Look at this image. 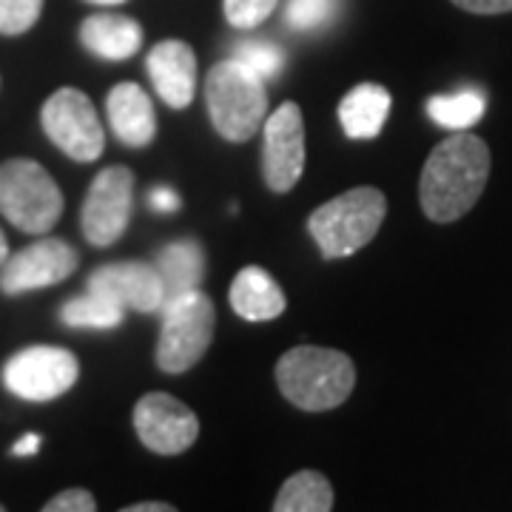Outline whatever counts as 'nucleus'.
<instances>
[{
  "label": "nucleus",
  "instance_id": "f257e3e1",
  "mask_svg": "<svg viewBox=\"0 0 512 512\" xmlns=\"http://www.w3.org/2000/svg\"><path fill=\"white\" fill-rule=\"evenodd\" d=\"M490 180V148L470 131H453L421 168L419 202L427 220L456 222L473 211Z\"/></svg>",
  "mask_w": 512,
  "mask_h": 512
},
{
  "label": "nucleus",
  "instance_id": "f03ea898",
  "mask_svg": "<svg viewBox=\"0 0 512 512\" xmlns=\"http://www.w3.org/2000/svg\"><path fill=\"white\" fill-rule=\"evenodd\" d=\"M276 384L293 407L325 413L350 399L356 387V365L342 350L299 345L276 362Z\"/></svg>",
  "mask_w": 512,
  "mask_h": 512
},
{
  "label": "nucleus",
  "instance_id": "7ed1b4c3",
  "mask_svg": "<svg viewBox=\"0 0 512 512\" xmlns=\"http://www.w3.org/2000/svg\"><path fill=\"white\" fill-rule=\"evenodd\" d=\"M208 117L228 143H248L268 117L265 80L237 57L217 63L205 80Z\"/></svg>",
  "mask_w": 512,
  "mask_h": 512
},
{
  "label": "nucleus",
  "instance_id": "20e7f679",
  "mask_svg": "<svg viewBox=\"0 0 512 512\" xmlns=\"http://www.w3.org/2000/svg\"><path fill=\"white\" fill-rule=\"evenodd\" d=\"M387 217V197L373 185H359L322 202L308 217V234L325 259H342L362 251L379 234Z\"/></svg>",
  "mask_w": 512,
  "mask_h": 512
},
{
  "label": "nucleus",
  "instance_id": "39448f33",
  "mask_svg": "<svg viewBox=\"0 0 512 512\" xmlns=\"http://www.w3.org/2000/svg\"><path fill=\"white\" fill-rule=\"evenodd\" d=\"M160 313H163V325H160L154 362L171 376L188 373L191 367L200 365V359L211 348L217 328L214 302L200 288H194L168 296Z\"/></svg>",
  "mask_w": 512,
  "mask_h": 512
},
{
  "label": "nucleus",
  "instance_id": "423d86ee",
  "mask_svg": "<svg viewBox=\"0 0 512 512\" xmlns=\"http://www.w3.org/2000/svg\"><path fill=\"white\" fill-rule=\"evenodd\" d=\"M0 214L26 234H46L63 217V191L35 160L0 163Z\"/></svg>",
  "mask_w": 512,
  "mask_h": 512
},
{
  "label": "nucleus",
  "instance_id": "0eeeda50",
  "mask_svg": "<svg viewBox=\"0 0 512 512\" xmlns=\"http://www.w3.org/2000/svg\"><path fill=\"white\" fill-rule=\"evenodd\" d=\"M40 126L69 160L94 163L106 151V134L92 97L80 89H57L40 109Z\"/></svg>",
  "mask_w": 512,
  "mask_h": 512
},
{
  "label": "nucleus",
  "instance_id": "6e6552de",
  "mask_svg": "<svg viewBox=\"0 0 512 512\" xmlns=\"http://www.w3.org/2000/svg\"><path fill=\"white\" fill-rule=\"evenodd\" d=\"M80 379V362L72 350L32 345L18 350L3 365V384L23 402H55Z\"/></svg>",
  "mask_w": 512,
  "mask_h": 512
},
{
  "label": "nucleus",
  "instance_id": "1a4fd4ad",
  "mask_svg": "<svg viewBox=\"0 0 512 512\" xmlns=\"http://www.w3.org/2000/svg\"><path fill=\"white\" fill-rule=\"evenodd\" d=\"M131 202H134V171L126 165H109L103 168L80 211V228L83 237L94 248H109L126 234L131 220Z\"/></svg>",
  "mask_w": 512,
  "mask_h": 512
},
{
  "label": "nucleus",
  "instance_id": "9d476101",
  "mask_svg": "<svg viewBox=\"0 0 512 512\" xmlns=\"http://www.w3.org/2000/svg\"><path fill=\"white\" fill-rule=\"evenodd\" d=\"M305 171V120L296 103H282L262 123V180L274 194H288Z\"/></svg>",
  "mask_w": 512,
  "mask_h": 512
},
{
  "label": "nucleus",
  "instance_id": "9b49d317",
  "mask_svg": "<svg viewBox=\"0 0 512 512\" xmlns=\"http://www.w3.org/2000/svg\"><path fill=\"white\" fill-rule=\"evenodd\" d=\"M131 421L137 439L157 456H183L200 436L197 413L171 393H146L134 404Z\"/></svg>",
  "mask_w": 512,
  "mask_h": 512
},
{
  "label": "nucleus",
  "instance_id": "f8f14e48",
  "mask_svg": "<svg viewBox=\"0 0 512 512\" xmlns=\"http://www.w3.org/2000/svg\"><path fill=\"white\" fill-rule=\"evenodd\" d=\"M80 256L66 239L46 237L6 256L0 265V291L6 296H20L29 291H43L57 282H66L77 271Z\"/></svg>",
  "mask_w": 512,
  "mask_h": 512
},
{
  "label": "nucleus",
  "instance_id": "ddd939ff",
  "mask_svg": "<svg viewBox=\"0 0 512 512\" xmlns=\"http://www.w3.org/2000/svg\"><path fill=\"white\" fill-rule=\"evenodd\" d=\"M86 291L103 293L120 308L134 313H157L165 302V285L160 271L148 262H109L94 268Z\"/></svg>",
  "mask_w": 512,
  "mask_h": 512
},
{
  "label": "nucleus",
  "instance_id": "4468645a",
  "mask_svg": "<svg viewBox=\"0 0 512 512\" xmlns=\"http://www.w3.org/2000/svg\"><path fill=\"white\" fill-rule=\"evenodd\" d=\"M146 72L168 109L183 111L197 94V55L185 40H160L146 57Z\"/></svg>",
  "mask_w": 512,
  "mask_h": 512
},
{
  "label": "nucleus",
  "instance_id": "2eb2a0df",
  "mask_svg": "<svg viewBox=\"0 0 512 512\" xmlns=\"http://www.w3.org/2000/svg\"><path fill=\"white\" fill-rule=\"evenodd\" d=\"M106 114L114 137L131 148H143L157 134V114L154 103L143 86L137 83H117L106 97Z\"/></svg>",
  "mask_w": 512,
  "mask_h": 512
},
{
  "label": "nucleus",
  "instance_id": "dca6fc26",
  "mask_svg": "<svg viewBox=\"0 0 512 512\" xmlns=\"http://www.w3.org/2000/svg\"><path fill=\"white\" fill-rule=\"evenodd\" d=\"M231 308L245 322H274L288 308V296L274 276L259 265L242 268L231 282Z\"/></svg>",
  "mask_w": 512,
  "mask_h": 512
},
{
  "label": "nucleus",
  "instance_id": "f3484780",
  "mask_svg": "<svg viewBox=\"0 0 512 512\" xmlns=\"http://www.w3.org/2000/svg\"><path fill=\"white\" fill-rule=\"evenodd\" d=\"M80 43L94 57L120 63L140 52L143 26L126 15H89L80 26Z\"/></svg>",
  "mask_w": 512,
  "mask_h": 512
},
{
  "label": "nucleus",
  "instance_id": "a211bd4d",
  "mask_svg": "<svg viewBox=\"0 0 512 512\" xmlns=\"http://www.w3.org/2000/svg\"><path fill=\"white\" fill-rule=\"evenodd\" d=\"M393 106L390 92L379 83H359L353 86L339 103V123L350 140H373L382 134L387 114Z\"/></svg>",
  "mask_w": 512,
  "mask_h": 512
},
{
  "label": "nucleus",
  "instance_id": "6ab92c4d",
  "mask_svg": "<svg viewBox=\"0 0 512 512\" xmlns=\"http://www.w3.org/2000/svg\"><path fill=\"white\" fill-rule=\"evenodd\" d=\"M154 268L163 279L165 299L183 291H194L205 279V251L197 239H177V242H168L157 254Z\"/></svg>",
  "mask_w": 512,
  "mask_h": 512
},
{
  "label": "nucleus",
  "instance_id": "aec40b11",
  "mask_svg": "<svg viewBox=\"0 0 512 512\" xmlns=\"http://www.w3.org/2000/svg\"><path fill=\"white\" fill-rule=\"evenodd\" d=\"M333 510V487L319 470L293 473L276 493L274 512H330Z\"/></svg>",
  "mask_w": 512,
  "mask_h": 512
},
{
  "label": "nucleus",
  "instance_id": "412c9836",
  "mask_svg": "<svg viewBox=\"0 0 512 512\" xmlns=\"http://www.w3.org/2000/svg\"><path fill=\"white\" fill-rule=\"evenodd\" d=\"M487 111V97L478 89H461L456 94H436L427 100V114L436 126L447 131H470Z\"/></svg>",
  "mask_w": 512,
  "mask_h": 512
},
{
  "label": "nucleus",
  "instance_id": "4be33fe9",
  "mask_svg": "<svg viewBox=\"0 0 512 512\" xmlns=\"http://www.w3.org/2000/svg\"><path fill=\"white\" fill-rule=\"evenodd\" d=\"M126 316V308L111 302L103 293L86 291L83 296H72L69 302L60 305V322L66 328H92L111 330L117 328Z\"/></svg>",
  "mask_w": 512,
  "mask_h": 512
},
{
  "label": "nucleus",
  "instance_id": "5701e85b",
  "mask_svg": "<svg viewBox=\"0 0 512 512\" xmlns=\"http://www.w3.org/2000/svg\"><path fill=\"white\" fill-rule=\"evenodd\" d=\"M339 0H285V26L293 32H319L339 15Z\"/></svg>",
  "mask_w": 512,
  "mask_h": 512
},
{
  "label": "nucleus",
  "instance_id": "b1692460",
  "mask_svg": "<svg viewBox=\"0 0 512 512\" xmlns=\"http://www.w3.org/2000/svg\"><path fill=\"white\" fill-rule=\"evenodd\" d=\"M234 57L262 80H274L285 69V52L271 40H242L234 49Z\"/></svg>",
  "mask_w": 512,
  "mask_h": 512
},
{
  "label": "nucleus",
  "instance_id": "393cba45",
  "mask_svg": "<svg viewBox=\"0 0 512 512\" xmlns=\"http://www.w3.org/2000/svg\"><path fill=\"white\" fill-rule=\"evenodd\" d=\"M43 12V0H0V35L29 32Z\"/></svg>",
  "mask_w": 512,
  "mask_h": 512
},
{
  "label": "nucleus",
  "instance_id": "a878e982",
  "mask_svg": "<svg viewBox=\"0 0 512 512\" xmlns=\"http://www.w3.org/2000/svg\"><path fill=\"white\" fill-rule=\"evenodd\" d=\"M279 0H222V12L225 20L234 29H256L259 23L274 15Z\"/></svg>",
  "mask_w": 512,
  "mask_h": 512
},
{
  "label": "nucleus",
  "instance_id": "bb28decb",
  "mask_svg": "<svg viewBox=\"0 0 512 512\" xmlns=\"http://www.w3.org/2000/svg\"><path fill=\"white\" fill-rule=\"evenodd\" d=\"M97 510V501H94V495L89 490H80V487H74V490H63V493H57L52 501H46L43 504V512H94Z\"/></svg>",
  "mask_w": 512,
  "mask_h": 512
},
{
  "label": "nucleus",
  "instance_id": "cd10ccee",
  "mask_svg": "<svg viewBox=\"0 0 512 512\" xmlns=\"http://www.w3.org/2000/svg\"><path fill=\"white\" fill-rule=\"evenodd\" d=\"M458 9L473 15H504L512 12V0H453Z\"/></svg>",
  "mask_w": 512,
  "mask_h": 512
},
{
  "label": "nucleus",
  "instance_id": "c85d7f7f",
  "mask_svg": "<svg viewBox=\"0 0 512 512\" xmlns=\"http://www.w3.org/2000/svg\"><path fill=\"white\" fill-rule=\"evenodd\" d=\"M148 205L154 211H160V214H171V211L180 208V194L174 188H168V185H154L148 191Z\"/></svg>",
  "mask_w": 512,
  "mask_h": 512
},
{
  "label": "nucleus",
  "instance_id": "c756f323",
  "mask_svg": "<svg viewBox=\"0 0 512 512\" xmlns=\"http://www.w3.org/2000/svg\"><path fill=\"white\" fill-rule=\"evenodd\" d=\"M37 450H40V436H37V433H23V436L12 444V456L18 458L35 456Z\"/></svg>",
  "mask_w": 512,
  "mask_h": 512
},
{
  "label": "nucleus",
  "instance_id": "7c9ffc66",
  "mask_svg": "<svg viewBox=\"0 0 512 512\" xmlns=\"http://www.w3.org/2000/svg\"><path fill=\"white\" fill-rule=\"evenodd\" d=\"M123 512H174V504H168V501H143V504H131Z\"/></svg>",
  "mask_w": 512,
  "mask_h": 512
},
{
  "label": "nucleus",
  "instance_id": "2f4dec72",
  "mask_svg": "<svg viewBox=\"0 0 512 512\" xmlns=\"http://www.w3.org/2000/svg\"><path fill=\"white\" fill-rule=\"evenodd\" d=\"M6 256H9V242H6L3 231H0V265L6 262Z\"/></svg>",
  "mask_w": 512,
  "mask_h": 512
},
{
  "label": "nucleus",
  "instance_id": "473e14b6",
  "mask_svg": "<svg viewBox=\"0 0 512 512\" xmlns=\"http://www.w3.org/2000/svg\"><path fill=\"white\" fill-rule=\"evenodd\" d=\"M86 3H97V6H117V3H123V0H86Z\"/></svg>",
  "mask_w": 512,
  "mask_h": 512
},
{
  "label": "nucleus",
  "instance_id": "72a5a7b5",
  "mask_svg": "<svg viewBox=\"0 0 512 512\" xmlns=\"http://www.w3.org/2000/svg\"><path fill=\"white\" fill-rule=\"evenodd\" d=\"M0 512H3V504H0Z\"/></svg>",
  "mask_w": 512,
  "mask_h": 512
}]
</instances>
